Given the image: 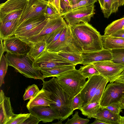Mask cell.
<instances>
[{"instance_id":"1","label":"cell","mask_w":124,"mask_h":124,"mask_svg":"<svg viewBox=\"0 0 124 124\" xmlns=\"http://www.w3.org/2000/svg\"><path fill=\"white\" fill-rule=\"evenodd\" d=\"M74 37L81 47L83 54L100 51L104 48L100 33L88 23L71 27Z\"/></svg>"},{"instance_id":"2","label":"cell","mask_w":124,"mask_h":124,"mask_svg":"<svg viewBox=\"0 0 124 124\" xmlns=\"http://www.w3.org/2000/svg\"><path fill=\"white\" fill-rule=\"evenodd\" d=\"M42 81V88L51 93L50 97L53 102L50 106L58 111L61 117L60 120H65L73 113L70 96L60 86L55 77L48 81Z\"/></svg>"},{"instance_id":"3","label":"cell","mask_w":124,"mask_h":124,"mask_svg":"<svg viewBox=\"0 0 124 124\" xmlns=\"http://www.w3.org/2000/svg\"><path fill=\"white\" fill-rule=\"evenodd\" d=\"M108 82L100 75H94L88 78L80 93L82 106L94 102L100 103L106 85Z\"/></svg>"},{"instance_id":"4","label":"cell","mask_w":124,"mask_h":124,"mask_svg":"<svg viewBox=\"0 0 124 124\" xmlns=\"http://www.w3.org/2000/svg\"><path fill=\"white\" fill-rule=\"evenodd\" d=\"M5 56L8 66L14 68L17 72L27 78L44 80L40 71L33 68V62L27 54H17L7 52Z\"/></svg>"},{"instance_id":"5","label":"cell","mask_w":124,"mask_h":124,"mask_svg":"<svg viewBox=\"0 0 124 124\" xmlns=\"http://www.w3.org/2000/svg\"><path fill=\"white\" fill-rule=\"evenodd\" d=\"M56 77L60 86L72 100L80 93L86 82V78L76 69Z\"/></svg>"},{"instance_id":"6","label":"cell","mask_w":124,"mask_h":124,"mask_svg":"<svg viewBox=\"0 0 124 124\" xmlns=\"http://www.w3.org/2000/svg\"><path fill=\"white\" fill-rule=\"evenodd\" d=\"M45 50L56 52L61 51L83 54L81 47L72 34L71 27L68 25L58 39Z\"/></svg>"},{"instance_id":"7","label":"cell","mask_w":124,"mask_h":124,"mask_svg":"<svg viewBox=\"0 0 124 124\" xmlns=\"http://www.w3.org/2000/svg\"><path fill=\"white\" fill-rule=\"evenodd\" d=\"M48 20L44 15L29 18L16 28L14 35L23 41L39 33Z\"/></svg>"},{"instance_id":"8","label":"cell","mask_w":124,"mask_h":124,"mask_svg":"<svg viewBox=\"0 0 124 124\" xmlns=\"http://www.w3.org/2000/svg\"><path fill=\"white\" fill-rule=\"evenodd\" d=\"M94 11V4H93L69 10L60 15L72 27L80 23H88L95 14Z\"/></svg>"},{"instance_id":"9","label":"cell","mask_w":124,"mask_h":124,"mask_svg":"<svg viewBox=\"0 0 124 124\" xmlns=\"http://www.w3.org/2000/svg\"><path fill=\"white\" fill-rule=\"evenodd\" d=\"M73 65L59 56L58 52L45 50L33 62V68L37 70L41 68Z\"/></svg>"},{"instance_id":"10","label":"cell","mask_w":124,"mask_h":124,"mask_svg":"<svg viewBox=\"0 0 124 124\" xmlns=\"http://www.w3.org/2000/svg\"><path fill=\"white\" fill-rule=\"evenodd\" d=\"M114 82L108 84L105 88L100 102L101 107L118 102L124 97V83Z\"/></svg>"},{"instance_id":"11","label":"cell","mask_w":124,"mask_h":124,"mask_svg":"<svg viewBox=\"0 0 124 124\" xmlns=\"http://www.w3.org/2000/svg\"><path fill=\"white\" fill-rule=\"evenodd\" d=\"M68 24L62 16L60 15L54 18H48V21L40 32L23 41L30 44L41 41H46L47 36L56 30Z\"/></svg>"},{"instance_id":"12","label":"cell","mask_w":124,"mask_h":124,"mask_svg":"<svg viewBox=\"0 0 124 124\" xmlns=\"http://www.w3.org/2000/svg\"><path fill=\"white\" fill-rule=\"evenodd\" d=\"M48 3L42 0H28L18 20L16 28L29 18L44 15Z\"/></svg>"},{"instance_id":"13","label":"cell","mask_w":124,"mask_h":124,"mask_svg":"<svg viewBox=\"0 0 124 124\" xmlns=\"http://www.w3.org/2000/svg\"><path fill=\"white\" fill-rule=\"evenodd\" d=\"M100 75L110 83L114 82L116 78L124 71V65L115 63L112 61L92 63Z\"/></svg>"},{"instance_id":"14","label":"cell","mask_w":124,"mask_h":124,"mask_svg":"<svg viewBox=\"0 0 124 124\" xmlns=\"http://www.w3.org/2000/svg\"><path fill=\"white\" fill-rule=\"evenodd\" d=\"M28 110L30 113L43 123L51 122L54 120L61 119L60 115L54 108L50 106H36Z\"/></svg>"},{"instance_id":"15","label":"cell","mask_w":124,"mask_h":124,"mask_svg":"<svg viewBox=\"0 0 124 124\" xmlns=\"http://www.w3.org/2000/svg\"><path fill=\"white\" fill-rule=\"evenodd\" d=\"M3 40L5 52L14 54H27L31 47L30 44L14 35Z\"/></svg>"},{"instance_id":"16","label":"cell","mask_w":124,"mask_h":124,"mask_svg":"<svg viewBox=\"0 0 124 124\" xmlns=\"http://www.w3.org/2000/svg\"><path fill=\"white\" fill-rule=\"evenodd\" d=\"M10 98L6 97L2 90L0 94V124H6L16 114H14Z\"/></svg>"},{"instance_id":"17","label":"cell","mask_w":124,"mask_h":124,"mask_svg":"<svg viewBox=\"0 0 124 124\" xmlns=\"http://www.w3.org/2000/svg\"><path fill=\"white\" fill-rule=\"evenodd\" d=\"M85 65L94 62L112 61L113 57L111 50L103 48L102 50L82 54Z\"/></svg>"},{"instance_id":"18","label":"cell","mask_w":124,"mask_h":124,"mask_svg":"<svg viewBox=\"0 0 124 124\" xmlns=\"http://www.w3.org/2000/svg\"><path fill=\"white\" fill-rule=\"evenodd\" d=\"M51 93L42 89L31 98L26 105L28 109L36 106H50L53 102L50 97Z\"/></svg>"},{"instance_id":"19","label":"cell","mask_w":124,"mask_h":124,"mask_svg":"<svg viewBox=\"0 0 124 124\" xmlns=\"http://www.w3.org/2000/svg\"><path fill=\"white\" fill-rule=\"evenodd\" d=\"M119 115L115 114L103 107H101L93 118L107 124H119Z\"/></svg>"},{"instance_id":"20","label":"cell","mask_w":124,"mask_h":124,"mask_svg":"<svg viewBox=\"0 0 124 124\" xmlns=\"http://www.w3.org/2000/svg\"><path fill=\"white\" fill-rule=\"evenodd\" d=\"M27 0H7L0 4V16L23 9Z\"/></svg>"},{"instance_id":"21","label":"cell","mask_w":124,"mask_h":124,"mask_svg":"<svg viewBox=\"0 0 124 124\" xmlns=\"http://www.w3.org/2000/svg\"><path fill=\"white\" fill-rule=\"evenodd\" d=\"M103 48L110 50L124 49V38L101 36Z\"/></svg>"},{"instance_id":"22","label":"cell","mask_w":124,"mask_h":124,"mask_svg":"<svg viewBox=\"0 0 124 124\" xmlns=\"http://www.w3.org/2000/svg\"><path fill=\"white\" fill-rule=\"evenodd\" d=\"M18 20L0 22V37L3 40L14 35Z\"/></svg>"},{"instance_id":"23","label":"cell","mask_w":124,"mask_h":124,"mask_svg":"<svg viewBox=\"0 0 124 124\" xmlns=\"http://www.w3.org/2000/svg\"><path fill=\"white\" fill-rule=\"evenodd\" d=\"M76 66L70 65L59 66L49 68H41L39 70L42 73L44 79L50 77H56L70 70L75 69Z\"/></svg>"},{"instance_id":"24","label":"cell","mask_w":124,"mask_h":124,"mask_svg":"<svg viewBox=\"0 0 124 124\" xmlns=\"http://www.w3.org/2000/svg\"><path fill=\"white\" fill-rule=\"evenodd\" d=\"M124 5V0H103L101 10L105 17L108 18L113 13H116L120 6Z\"/></svg>"},{"instance_id":"25","label":"cell","mask_w":124,"mask_h":124,"mask_svg":"<svg viewBox=\"0 0 124 124\" xmlns=\"http://www.w3.org/2000/svg\"><path fill=\"white\" fill-rule=\"evenodd\" d=\"M46 47V41H41L32 45L28 52V57L33 62L45 50Z\"/></svg>"},{"instance_id":"26","label":"cell","mask_w":124,"mask_h":124,"mask_svg":"<svg viewBox=\"0 0 124 124\" xmlns=\"http://www.w3.org/2000/svg\"><path fill=\"white\" fill-rule=\"evenodd\" d=\"M58 54L65 60L75 66L78 64H82L83 61L82 54L61 51L58 52Z\"/></svg>"},{"instance_id":"27","label":"cell","mask_w":124,"mask_h":124,"mask_svg":"<svg viewBox=\"0 0 124 124\" xmlns=\"http://www.w3.org/2000/svg\"><path fill=\"white\" fill-rule=\"evenodd\" d=\"M101 108L100 103L97 102L90 103L84 105L79 109L82 114L88 118H93Z\"/></svg>"},{"instance_id":"28","label":"cell","mask_w":124,"mask_h":124,"mask_svg":"<svg viewBox=\"0 0 124 124\" xmlns=\"http://www.w3.org/2000/svg\"><path fill=\"white\" fill-rule=\"evenodd\" d=\"M124 29V17L113 21L105 28L104 35L109 36L118 31Z\"/></svg>"},{"instance_id":"29","label":"cell","mask_w":124,"mask_h":124,"mask_svg":"<svg viewBox=\"0 0 124 124\" xmlns=\"http://www.w3.org/2000/svg\"><path fill=\"white\" fill-rule=\"evenodd\" d=\"M78 70L85 78L88 79L94 75H100L99 72L92 63L81 66Z\"/></svg>"},{"instance_id":"30","label":"cell","mask_w":124,"mask_h":124,"mask_svg":"<svg viewBox=\"0 0 124 124\" xmlns=\"http://www.w3.org/2000/svg\"><path fill=\"white\" fill-rule=\"evenodd\" d=\"M8 62L5 56L3 54L0 59V86L1 87L4 82V78L7 71Z\"/></svg>"},{"instance_id":"31","label":"cell","mask_w":124,"mask_h":124,"mask_svg":"<svg viewBox=\"0 0 124 124\" xmlns=\"http://www.w3.org/2000/svg\"><path fill=\"white\" fill-rule=\"evenodd\" d=\"M114 62L124 65V49L111 50Z\"/></svg>"},{"instance_id":"32","label":"cell","mask_w":124,"mask_h":124,"mask_svg":"<svg viewBox=\"0 0 124 124\" xmlns=\"http://www.w3.org/2000/svg\"><path fill=\"white\" fill-rule=\"evenodd\" d=\"M39 91L38 86L35 84L29 86L26 89L23 96L24 100H30Z\"/></svg>"},{"instance_id":"33","label":"cell","mask_w":124,"mask_h":124,"mask_svg":"<svg viewBox=\"0 0 124 124\" xmlns=\"http://www.w3.org/2000/svg\"><path fill=\"white\" fill-rule=\"evenodd\" d=\"M23 9L17 10L6 14L0 16V22L19 19Z\"/></svg>"},{"instance_id":"34","label":"cell","mask_w":124,"mask_h":124,"mask_svg":"<svg viewBox=\"0 0 124 124\" xmlns=\"http://www.w3.org/2000/svg\"><path fill=\"white\" fill-rule=\"evenodd\" d=\"M90 121L89 120L84 119L80 117L78 111H76L75 114L72 115V118H68L67 121L65 123L66 124H86Z\"/></svg>"},{"instance_id":"35","label":"cell","mask_w":124,"mask_h":124,"mask_svg":"<svg viewBox=\"0 0 124 124\" xmlns=\"http://www.w3.org/2000/svg\"><path fill=\"white\" fill-rule=\"evenodd\" d=\"M44 15L46 18H52L57 17L60 14L53 5L48 3Z\"/></svg>"},{"instance_id":"36","label":"cell","mask_w":124,"mask_h":124,"mask_svg":"<svg viewBox=\"0 0 124 124\" xmlns=\"http://www.w3.org/2000/svg\"><path fill=\"white\" fill-rule=\"evenodd\" d=\"M30 113L16 114L6 124H22L30 116Z\"/></svg>"},{"instance_id":"37","label":"cell","mask_w":124,"mask_h":124,"mask_svg":"<svg viewBox=\"0 0 124 124\" xmlns=\"http://www.w3.org/2000/svg\"><path fill=\"white\" fill-rule=\"evenodd\" d=\"M97 0H82L75 4L69 5L68 9L66 11L78 7L94 4Z\"/></svg>"},{"instance_id":"38","label":"cell","mask_w":124,"mask_h":124,"mask_svg":"<svg viewBox=\"0 0 124 124\" xmlns=\"http://www.w3.org/2000/svg\"><path fill=\"white\" fill-rule=\"evenodd\" d=\"M82 106L80 93L75 96L72 100V107L74 111L79 109Z\"/></svg>"},{"instance_id":"39","label":"cell","mask_w":124,"mask_h":124,"mask_svg":"<svg viewBox=\"0 0 124 124\" xmlns=\"http://www.w3.org/2000/svg\"><path fill=\"white\" fill-rule=\"evenodd\" d=\"M102 107L106 108L115 114L119 115L122 111L120 108L119 102L113 103L107 106Z\"/></svg>"},{"instance_id":"40","label":"cell","mask_w":124,"mask_h":124,"mask_svg":"<svg viewBox=\"0 0 124 124\" xmlns=\"http://www.w3.org/2000/svg\"><path fill=\"white\" fill-rule=\"evenodd\" d=\"M40 121L38 118L31 114L29 117L22 124H38Z\"/></svg>"},{"instance_id":"41","label":"cell","mask_w":124,"mask_h":124,"mask_svg":"<svg viewBox=\"0 0 124 124\" xmlns=\"http://www.w3.org/2000/svg\"><path fill=\"white\" fill-rule=\"evenodd\" d=\"M60 1L61 0H49L48 3L53 5L61 14L63 12V10L61 6Z\"/></svg>"},{"instance_id":"42","label":"cell","mask_w":124,"mask_h":124,"mask_svg":"<svg viewBox=\"0 0 124 124\" xmlns=\"http://www.w3.org/2000/svg\"><path fill=\"white\" fill-rule=\"evenodd\" d=\"M109 36L124 38V29L119 30L113 34Z\"/></svg>"},{"instance_id":"43","label":"cell","mask_w":124,"mask_h":124,"mask_svg":"<svg viewBox=\"0 0 124 124\" xmlns=\"http://www.w3.org/2000/svg\"><path fill=\"white\" fill-rule=\"evenodd\" d=\"M114 81L124 83V71L116 78Z\"/></svg>"},{"instance_id":"44","label":"cell","mask_w":124,"mask_h":124,"mask_svg":"<svg viewBox=\"0 0 124 124\" xmlns=\"http://www.w3.org/2000/svg\"><path fill=\"white\" fill-rule=\"evenodd\" d=\"M0 57L4 54V53L5 52V49L3 44V40L0 37Z\"/></svg>"},{"instance_id":"45","label":"cell","mask_w":124,"mask_h":124,"mask_svg":"<svg viewBox=\"0 0 124 124\" xmlns=\"http://www.w3.org/2000/svg\"><path fill=\"white\" fill-rule=\"evenodd\" d=\"M119 103L121 108V109H124V97L120 100Z\"/></svg>"},{"instance_id":"46","label":"cell","mask_w":124,"mask_h":124,"mask_svg":"<svg viewBox=\"0 0 124 124\" xmlns=\"http://www.w3.org/2000/svg\"><path fill=\"white\" fill-rule=\"evenodd\" d=\"M92 124H107L106 123L103 122L95 118L94 121L93 123H91Z\"/></svg>"},{"instance_id":"47","label":"cell","mask_w":124,"mask_h":124,"mask_svg":"<svg viewBox=\"0 0 124 124\" xmlns=\"http://www.w3.org/2000/svg\"><path fill=\"white\" fill-rule=\"evenodd\" d=\"M119 124H124V116L119 115Z\"/></svg>"},{"instance_id":"48","label":"cell","mask_w":124,"mask_h":124,"mask_svg":"<svg viewBox=\"0 0 124 124\" xmlns=\"http://www.w3.org/2000/svg\"><path fill=\"white\" fill-rule=\"evenodd\" d=\"M100 4V7L102 10L103 8V0H98Z\"/></svg>"},{"instance_id":"49","label":"cell","mask_w":124,"mask_h":124,"mask_svg":"<svg viewBox=\"0 0 124 124\" xmlns=\"http://www.w3.org/2000/svg\"><path fill=\"white\" fill-rule=\"evenodd\" d=\"M82 0H72L71 5L75 4Z\"/></svg>"},{"instance_id":"50","label":"cell","mask_w":124,"mask_h":124,"mask_svg":"<svg viewBox=\"0 0 124 124\" xmlns=\"http://www.w3.org/2000/svg\"><path fill=\"white\" fill-rule=\"evenodd\" d=\"M69 5H71L70 2L69 0H63Z\"/></svg>"},{"instance_id":"51","label":"cell","mask_w":124,"mask_h":124,"mask_svg":"<svg viewBox=\"0 0 124 124\" xmlns=\"http://www.w3.org/2000/svg\"><path fill=\"white\" fill-rule=\"evenodd\" d=\"M62 121H59L58 122L56 123H52V124H62Z\"/></svg>"},{"instance_id":"52","label":"cell","mask_w":124,"mask_h":124,"mask_svg":"<svg viewBox=\"0 0 124 124\" xmlns=\"http://www.w3.org/2000/svg\"><path fill=\"white\" fill-rule=\"evenodd\" d=\"M43 0L45 1L46 2H48L49 0Z\"/></svg>"},{"instance_id":"53","label":"cell","mask_w":124,"mask_h":124,"mask_svg":"<svg viewBox=\"0 0 124 124\" xmlns=\"http://www.w3.org/2000/svg\"><path fill=\"white\" fill-rule=\"evenodd\" d=\"M69 0L70 1V4H71V3H72V0Z\"/></svg>"},{"instance_id":"54","label":"cell","mask_w":124,"mask_h":124,"mask_svg":"<svg viewBox=\"0 0 124 124\" xmlns=\"http://www.w3.org/2000/svg\"></svg>"}]
</instances>
